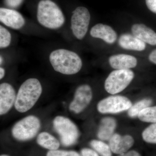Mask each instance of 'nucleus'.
<instances>
[{
    "label": "nucleus",
    "mask_w": 156,
    "mask_h": 156,
    "mask_svg": "<svg viewBox=\"0 0 156 156\" xmlns=\"http://www.w3.org/2000/svg\"><path fill=\"white\" fill-rule=\"evenodd\" d=\"M81 156H99L96 151L89 148H84L81 150Z\"/></svg>",
    "instance_id": "25"
},
{
    "label": "nucleus",
    "mask_w": 156,
    "mask_h": 156,
    "mask_svg": "<svg viewBox=\"0 0 156 156\" xmlns=\"http://www.w3.org/2000/svg\"><path fill=\"white\" fill-rule=\"evenodd\" d=\"M145 2L148 9L156 14V0H145Z\"/></svg>",
    "instance_id": "27"
},
{
    "label": "nucleus",
    "mask_w": 156,
    "mask_h": 156,
    "mask_svg": "<svg viewBox=\"0 0 156 156\" xmlns=\"http://www.w3.org/2000/svg\"><path fill=\"white\" fill-rule=\"evenodd\" d=\"M41 127L40 119L36 116L30 115L14 124L11 129V134L17 140L27 141L36 136Z\"/></svg>",
    "instance_id": "5"
},
{
    "label": "nucleus",
    "mask_w": 156,
    "mask_h": 156,
    "mask_svg": "<svg viewBox=\"0 0 156 156\" xmlns=\"http://www.w3.org/2000/svg\"><path fill=\"white\" fill-rule=\"evenodd\" d=\"M89 10L84 7H79L73 12L71 27L73 33L79 40H82L87 34L90 20Z\"/></svg>",
    "instance_id": "8"
},
{
    "label": "nucleus",
    "mask_w": 156,
    "mask_h": 156,
    "mask_svg": "<svg viewBox=\"0 0 156 156\" xmlns=\"http://www.w3.org/2000/svg\"><path fill=\"white\" fill-rule=\"evenodd\" d=\"M148 58L151 62L156 65V49L151 52Z\"/></svg>",
    "instance_id": "29"
},
{
    "label": "nucleus",
    "mask_w": 156,
    "mask_h": 156,
    "mask_svg": "<svg viewBox=\"0 0 156 156\" xmlns=\"http://www.w3.org/2000/svg\"><path fill=\"white\" fill-rule=\"evenodd\" d=\"M93 92L90 86L83 84L76 89L73 98L70 103L69 108L70 111L76 114L83 111L92 101Z\"/></svg>",
    "instance_id": "9"
},
{
    "label": "nucleus",
    "mask_w": 156,
    "mask_h": 156,
    "mask_svg": "<svg viewBox=\"0 0 156 156\" xmlns=\"http://www.w3.org/2000/svg\"><path fill=\"white\" fill-rule=\"evenodd\" d=\"M1 156H10L7 154H2L1 155Z\"/></svg>",
    "instance_id": "32"
},
{
    "label": "nucleus",
    "mask_w": 156,
    "mask_h": 156,
    "mask_svg": "<svg viewBox=\"0 0 156 156\" xmlns=\"http://www.w3.org/2000/svg\"><path fill=\"white\" fill-rule=\"evenodd\" d=\"M119 156H141L140 154L137 151L131 150L128 151L126 153L122 155H119Z\"/></svg>",
    "instance_id": "28"
},
{
    "label": "nucleus",
    "mask_w": 156,
    "mask_h": 156,
    "mask_svg": "<svg viewBox=\"0 0 156 156\" xmlns=\"http://www.w3.org/2000/svg\"><path fill=\"white\" fill-rule=\"evenodd\" d=\"M23 0H5V4L10 8L15 9L20 5Z\"/></svg>",
    "instance_id": "26"
},
{
    "label": "nucleus",
    "mask_w": 156,
    "mask_h": 156,
    "mask_svg": "<svg viewBox=\"0 0 156 156\" xmlns=\"http://www.w3.org/2000/svg\"><path fill=\"white\" fill-rule=\"evenodd\" d=\"M53 128L59 135L62 145L70 146L78 141L80 131L76 125L69 118L57 116L53 119Z\"/></svg>",
    "instance_id": "4"
},
{
    "label": "nucleus",
    "mask_w": 156,
    "mask_h": 156,
    "mask_svg": "<svg viewBox=\"0 0 156 156\" xmlns=\"http://www.w3.org/2000/svg\"><path fill=\"white\" fill-rule=\"evenodd\" d=\"M37 19L41 25L50 29L60 28L65 21L61 9L51 0H41L39 2Z\"/></svg>",
    "instance_id": "3"
},
{
    "label": "nucleus",
    "mask_w": 156,
    "mask_h": 156,
    "mask_svg": "<svg viewBox=\"0 0 156 156\" xmlns=\"http://www.w3.org/2000/svg\"><path fill=\"white\" fill-rule=\"evenodd\" d=\"M151 98H146L137 101L128 109V114L130 118H134L138 117V115L144 109L150 106L152 103Z\"/></svg>",
    "instance_id": "19"
},
{
    "label": "nucleus",
    "mask_w": 156,
    "mask_h": 156,
    "mask_svg": "<svg viewBox=\"0 0 156 156\" xmlns=\"http://www.w3.org/2000/svg\"><path fill=\"white\" fill-rule=\"evenodd\" d=\"M131 101L122 95H116L104 98L98 103V111L101 114H118L128 111L132 106Z\"/></svg>",
    "instance_id": "7"
},
{
    "label": "nucleus",
    "mask_w": 156,
    "mask_h": 156,
    "mask_svg": "<svg viewBox=\"0 0 156 156\" xmlns=\"http://www.w3.org/2000/svg\"><path fill=\"white\" fill-rule=\"evenodd\" d=\"M49 59L55 71L66 75L77 73L83 66L80 56L75 52L66 49L54 50L50 53Z\"/></svg>",
    "instance_id": "2"
},
{
    "label": "nucleus",
    "mask_w": 156,
    "mask_h": 156,
    "mask_svg": "<svg viewBox=\"0 0 156 156\" xmlns=\"http://www.w3.org/2000/svg\"><path fill=\"white\" fill-rule=\"evenodd\" d=\"M5 70L2 67L0 68V79L2 80L5 76Z\"/></svg>",
    "instance_id": "30"
},
{
    "label": "nucleus",
    "mask_w": 156,
    "mask_h": 156,
    "mask_svg": "<svg viewBox=\"0 0 156 156\" xmlns=\"http://www.w3.org/2000/svg\"><path fill=\"white\" fill-rule=\"evenodd\" d=\"M17 94L14 87L9 83L0 85V115L8 113L14 105Z\"/></svg>",
    "instance_id": "10"
},
{
    "label": "nucleus",
    "mask_w": 156,
    "mask_h": 156,
    "mask_svg": "<svg viewBox=\"0 0 156 156\" xmlns=\"http://www.w3.org/2000/svg\"><path fill=\"white\" fill-rule=\"evenodd\" d=\"M134 77V73L131 70H115L106 78L105 82V89L109 94H118L129 86Z\"/></svg>",
    "instance_id": "6"
},
{
    "label": "nucleus",
    "mask_w": 156,
    "mask_h": 156,
    "mask_svg": "<svg viewBox=\"0 0 156 156\" xmlns=\"http://www.w3.org/2000/svg\"><path fill=\"white\" fill-rule=\"evenodd\" d=\"M108 141L113 153L119 155L126 153L134 144V138L131 135H122L118 133H115Z\"/></svg>",
    "instance_id": "11"
},
{
    "label": "nucleus",
    "mask_w": 156,
    "mask_h": 156,
    "mask_svg": "<svg viewBox=\"0 0 156 156\" xmlns=\"http://www.w3.org/2000/svg\"><path fill=\"white\" fill-rule=\"evenodd\" d=\"M46 156H81L80 154L74 151H65L56 150L49 151Z\"/></svg>",
    "instance_id": "24"
},
{
    "label": "nucleus",
    "mask_w": 156,
    "mask_h": 156,
    "mask_svg": "<svg viewBox=\"0 0 156 156\" xmlns=\"http://www.w3.org/2000/svg\"><path fill=\"white\" fill-rule=\"evenodd\" d=\"M11 35L10 32L2 26H0V48L9 47L11 44Z\"/></svg>",
    "instance_id": "23"
},
{
    "label": "nucleus",
    "mask_w": 156,
    "mask_h": 156,
    "mask_svg": "<svg viewBox=\"0 0 156 156\" xmlns=\"http://www.w3.org/2000/svg\"><path fill=\"white\" fill-rule=\"evenodd\" d=\"M91 147L101 156H112V152L108 144L100 140H92L90 142Z\"/></svg>",
    "instance_id": "20"
},
{
    "label": "nucleus",
    "mask_w": 156,
    "mask_h": 156,
    "mask_svg": "<svg viewBox=\"0 0 156 156\" xmlns=\"http://www.w3.org/2000/svg\"><path fill=\"white\" fill-rule=\"evenodd\" d=\"M43 89L41 83L36 78H30L24 81L18 89L14 104L17 112L25 113L31 109L41 95Z\"/></svg>",
    "instance_id": "1"
},
{
    "label": "nucleus",
    "mask_w": 156,
    "mask_h": 156,
    "mask_svg": "<svg viewBox=\"0 0 156 156\" xmlns=\"http://www.w3.org/2000/svg\"><path fill=\"white\" fill-rule=\"evenodd\" d=\"M131 31L133 35L149 44L156 45V33L145 25L136 23L132 26Z\"/></svg>",
    "instance_id": "15"
},
{
    "label": "nucleus",
    "mask_w": 156,
    "mask_h": 156,
    "mask_svg": "<svg viewBox=\"0 0 156 156\" xmlns=\"http://www.w3.org/2000/svg\"><path fill=\"white\" fill-rule=\"evenodd\" d=\"M119 44L123 49L138 51L144 50L146 46L145 43L128 34H123L120 36Z\"/></svg>",
    "instance_id": "17"
},
{
    "label": "nucleus",
    "mask_w": 156,
    "mask_h": 156,
    "mask_svg": "<svg viewBox=\"0 0 156 156\" xmlns=\"http://www.w3.org/2000/svg\"><path fill=\"white\" fill-rule=\"evenodd\" d=\"M90 35L93 37L103 40L107 44H113L116 41L117 34L109 26L98 23L91 28Z\"/></svg>",
    "instance_id": "13"
},
{
    "label": "nucleus",
    "mask_w": 156,
    "mask_h": 156,
    "mask_svg": "<svg viewBox=\"0 0 156 156\" xmlns=\"http://www.w3.org/2000/svg\"><path fill=\"white\" fill-rule=\"evenodd\" d=\"M37 142L40 146L49 151L56 150L60 146L58 140L46 131L41 132L38 135Z\"/></svg>",
    "instance_id": "18"
},
{
    "label": "nucleus",
    "mask_w": 156,
    "mask_h": 156,
    "mask_svg": "<svg viewBox=\"0 0 156 156\" xmlns=\"http://www.w3.org/2000/svg\"><path fill=\"white\" fill-rule=\"evenodd\" d=\"M0 60H1V61H0V63H1V65L2 64V63L3 62V58L2 57V56H1V58H0Z\"/></svg>",
    "instance_id": "31"
},
{
    "label": "nucleus",
    "mask_w": 156,
    "mask_h": 156,
    "mask_svg": "<svg viewBox=\"0 0 156 156\" xmlns=\"http://www.w3.org/2000/svg\"><path fill=\"white\" fill-rule=\"evenodd\" d=\"M138 119L143 122L156 123V106L148 107L140 112Z\"/></svg>",
    "instance_id": "21"
},
{
    "label": "nucleus",
    "mask_w": 156,
    "mask_h": 156,
    "mask_svg": "<svg viewBox=\"0 0 156 156\" xmlns=\"http://www.w3.org/2000/svg\"><path fill=\"white\" fill-rule=\"evenodd\" d=\"M142 137L146 142L156 144V123L152 124L144 130Z\"/></svg>",
    "instance_id": "22"
},
{
    "label": "nucleus",
    "mask_w": 156,
    "mask_h": 156,
    "mask_svg": "<svg viewBox=\"0 0 156 156\" xmlns=\"http://www.w3.org/2000/svg\"><path fill=\"white\" fill-rule=\"evenodd\" d=\"M0 20L6 26L15 30L22 28L25 23L22 15L15 10L1 8Z\"/></svg>",
    "instance_id": "12"
},
{
    "label": "nucleus",
    "mask_w": 156,
    "mask_h": 156,
    "mask_svg": "<svg viewBox=\"0 0 156 156\" xmlns=\"http://www.w3.org/2000/svg\"><path fill=\"white\" fill-rule=\"evenodd\" d=\"M108 61L111 66L116 69H129L136 67L137 64L135 57L125 54L113 55L109 57Z\"/></svg>",
    "instance_id": "14"
},
{
    "label": "nucleus",
    "mask_w": 156,
    "mask_h": 156,
    "mask_svg": "<svg viewBox=\"0 0 156 156\" xmlns=\"http://www.w3.org/2000/svg\"><path fill=\"white\" fill-rule=\"evenodd\" d=\"M117 126L116 120L112 117H107L101 120L97 132V137L102 141L109 140L115 134Z\"/></svg>",
    "instance_id": "16"
}]
</instances>
